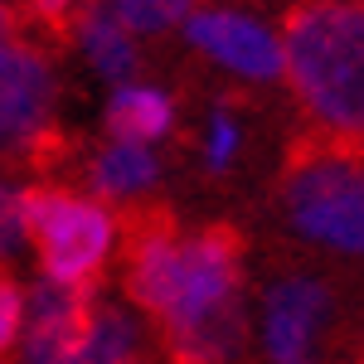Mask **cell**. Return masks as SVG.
Segmentation results:
<instances>
[{
  "mask_svg": "<svg viewBox=\"0 0 364 364\" xmlns=\"http://www.w3.org/2000/svg\"><path fill=\"white\" fill-rule=\"evenodd\" d=\"M122 287L185 364H233L243 355V243L233 228L141 224L127 243Z\"/></svg>",
  "mask_w": 364,
  "mask_h": 364,
  "instance_id": "6da1fadb",
  "label": "cell"
},
{
  "mask_svg": "<svg viewBox=\"0 0 364 364\" xmlns=\"http://www.w3.org/2000/svg\"><path fill=\"white\" fill-rule=\"evenodd\" d=\"M54 68L29 44H0V161L39 151L54 127Z\"/></svg>",
  "mask_w": 364,
  "mask_h": 364,
  "instance_id": "52a82bcc",
  "label": "cell"
},
{
  "mask_svg": "<svg viewBox=\"0 0 364 364\" xmlns=\"http://www.w3.org/2000/svg\"><path fill=\"white\" fill-rule=\"evenodd\" d=\"M87 0H29V10H34V20L49 29H73L78 25V15H83Z\"/></svg>",
  "mask_w": 364,
  "mask_h": 364,
  "instance_id": "e0dca14e",
  "label": "cell"
},
{
  "mask_svg": "<svg viewBox=\"0 0 364 364\" xmlns=\"http://www.w3.org/2000/svg\"><path fill=\"white\" fill-rule=\"evenodd\" d=\"M336 291L316 272H277L257 296V345L267 364H321Z\"/></svg>",
  "mask_w": 364,
  "mask_h": 364,
  "instance_id": "5b68a950",
  "label": "cell"
},
{
  "mask_svg": "<svg viewBox=\"0 0 364 364\" xmlns=\"http://www.w3.org/2000/svg\"><path fill=\"white\" fill-rule=\"evenodd\" d=\"M112 10L136 29V34H166V29L185 25L199 10V0H112Z\"/></svg>",
  "mask_w": 364,
  "mask_h": 364,
  "instance_id": "9a60e30c",
  "label": "cell"
},
{
  "mask_svg": "<svg viewBox=\"0 0 364 364\" xmlns=\"http://www.w3.org/2000/svg\"><path fill=\"white\" fill-rule=\"evenodd\" d=\"M282 49L306 117L336 146H364V0H301Z\"/></svg>",
  "mask_w": 364,
  "mask_h": 364,
  "instance_id": "7a4b0ae2",
  "label": "cell"
},
{
  "mask_svg": "<svg viewBox=\"0 0 364 364\" xmlns=\"http://www.w3.org/2000/svg\"><path fill=\"white\" fill-rule=\"evenodd\" d=\"M180 29H185V44L199 58H209L214 68H224L233 78H248V83H277V78H287L282 34L267 29L262 20H252L248 10L199 5Z\"/></svg>",
  "mask_w": 364,
  "mask_h": 364,
  "instance_id": "8992f818",
  "label": "cell"
},
{
  "mask_svg": "<svg viewBox=\"0 0 364 364\" xmlns=\"http://www.w3.org/2000/svg\"><path fill=\"white\" fill-rule=\"evenodd\" d=\"M25 311H29V296L15 287V277L0 272V360L20 345V331H25Z\"/></svg>",
  "mask_w": 364,
  "mask_h": 364,
  "instance_id": "2e32d148",
  "label": "cell"
},
{
  "mask_svg": "<svg viewBox=\"0 0 364 364\" xmlns=\"http://www.w3.org/2000/svg\"><path fill=\"white\" fill-rule=\"evenodd\" d=\"M166 345L146 326V311H132L122 301H97L83 345L68 364H166L161 360Z\"/></svg>",
  "mask_w": 364,
  "mask_h": 364,
  "instance_id": "9c48e42d",
  "label": "cell"
},
{
  "mask_svg": "<svg viewBox=\"0 0 364 364\" xmlns=\"http://www.w3.org/2000/svg\"><path fill=\"white\" fill-rule=\"evenodd\" d=\"M291 233L336 257H364V161L345 146H311L282 175Z\"/></svg>",
  "mask_w": 364,
  "mask_h": 364,
  "instance_id": "3957f363",
  "label": "cell"
},
{
  "mask_svg": "<svg viewBox=\"0 0 364 364\" xmlns=\"http://www.w3.org/2000/svg\"><path fill=\"white\" fill-rule=\"evenodd\" d=\"M117 248V214L97 195L34 185V252L49 282L92 287Z\"/></svg>",
  "mask_w": 364,
  "mask_h": 364,
  "instance_id": "277c9868",
  "label": "cell"
},
{
  "mask_svg": "<svg viewBox=\"0 0 364 364\" xmlns=\"http://www.w3.org/2000/svg\"><path fill=\"white\" fill-rule=\"evenodd\" d=\"M238 151H243V122L228 102H214L204 117V132H199V166L209 175H228Z\"/></svg>",
  "mask_w": 364,
  "mask_h": 364,
  "instance_id": "4fadbf2b",
  "label": "cell"
},
{
  "mask_svg": "<svg viewBox=\"0 0 364 364\" xmlns=\"http://www.w3.org/2000/svg\"><path fill=\"white\" fill-rule=\"evenodd\" d=\"M0 44H15V15L5 0H0Z\"/></svg>",
  "mask_w": 364,
  "mask_h": 364,
  "instance_id": "ac0fdd59",
  "label": "cell"
},
{
  "mask_svg": "<svg viewBox=\"0 0 364 364\" xmlns=\"http://www.w3.org/2000/svg\"><path fill=\"white\" fill-rule=\"evenodd\" d=\"M107 136L122 141H141V146H156L175 132V97L161 83H122L107 97Z\"/></svg>",
  "mask_w": 364,
  "mask_h": 364,
  "instance_id": "7c38bea8",
  "label": "cell"
},
{
  "mask_svg": "<svg viewBox=\"0 0 364 364\" xmlns=\"http://www.w3.org/2000/svg\"><path fill=\"white\" fill-rule=\"evenodd\" d=\"M92 287H68V282L39 277L29 291L25 331L15 345V364H68L78 355L92 321Z\"/></svg>",
  "mask_w": 364,
  "mask_h": 364,
  "instance_id": "ba28073f",
  "label": "cell"
},
{
  "mask_svg": "<svg viewBox=\"0 0 364 364\" xmlns=\"http://www.w3.org/2000/svg\"><path fill=\"white\" fill-rule=\"evenodd\" d=\"M34 243V185L0 180V257H15Z\"/></svg>",
  "mask_w": 364,
  "mask_h": 364,
  "instance_id": "5bb4252c",
  "label": "cell"
},
{
  "mask_svg": "<svg viewBox=\"0 0 364 364\" xmlns=\"http://www.w3.org/2000/svg\"><path fill=\"white\" fill-rule=\"evenodd\" d=\"M73 44H78L83 63L102 83H112V87L136 83V63H141L136 29L112 10V0H87L78 25H73Z\"/></svg>",
  "mask_w": 364,
  "mask_h": 364,
  "instance_id": "30bf717a",
  "label": "cell"
},
{
  "mask_svg": "<svg viewBox=\"0 0 364 364\" xmlns=\"http://www.w3.org/2000/svg\"><path fill=\"white\" fill-rule=\"evenodd\" d=\"M161 156L156 146H141V141H122L107 136L92 156H87V195H97L102 204H127V199H141L161 185Z\"/></svg>",
  "mask_w": 364,
  "mask_h": 364,
  "instance_id": "8fae6325",
  "label": "cell"
}]
</instances>
